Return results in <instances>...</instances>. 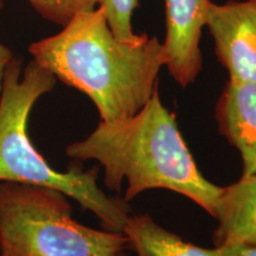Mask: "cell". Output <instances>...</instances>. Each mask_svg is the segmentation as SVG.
I'll return each mask as SVG.
<instances>
[{
	"instance_id": "cell-15",
	"label": "cell",
	"mask_w": 256,
	"mask_h": 256,
	"mask_svg": "<svg viewBox=\"0 0 256 256\" xmlns=\"http://www.w3.org/2000/svg\"><path fill=\"white\" fill-rule=\"evenodd\" d=\"M2 8V0H0V8Z\"/></svg>"
},
{
	"instance_id": "cell-11",
	"label": "cell",
	"mask_w": 256,
	"mask_h": 256,
	"mask_svg": "<svg viewBox=\"0 0 256 256\" xmlns=\"http://www.w3.org/2000/svg\"><path fill=\"white\" fill-rule=\"evenodd\" d=\"M37 14L60 26H66L78 12L98 8V0H28Z\"/></svg>"
},
{
	"instance_id": "cell-2",
	"label": "cell",
	"mask_w": 256,
	"mask_h": 256,
	"mask_svg": "<svg viewBox=\"0 0 256 256\" xmlns=\"http://www.w3.org/2000/svg\"><path fill=\"white\" fill-rule=\"evenodd\" d=\"M66 156L84 162L95 160L104 168V185L127 190L124 200L152 188H165L185 196L215 216L222 188L204 177L182 136L172 114L162 104L158 89L132 116L100 121L86 139L66 146Z\"/></svg>"
},
{
	"instance_id": "cell-13",
	"label": "cell",
	"mask_w": 256,
	"mask_h": 256,
	"mask_svg": "<svg viewBox=\"0 0 256 256\" xmlns=\"http://www.w3.org/2000/svg\"><path fill=\"white\" fill-rule=\"evenodd\" d=\"M14 58V54L4 44L0 43V92L2 90V83H4V76L6 68H8L10 60Z\"/></svg>"
},
{
	"instance_id": "cell-8",
	"label": "cell",
	"mask_w": 256,
	"mask_h": 256,
	"mask_svg": "<svg viewBox=\"0 0 256 256\" xmlns=\"http://www.w3.org/2000/svg\"><path fill=\"white\" fill-rule=\"evenodd\" d=\"M215 248L232 244L256 246V174L222 188L216 204Z\"/></svg>"
},
{
	"instance_id": "cell-4",
	"label": "cell",
	"mask_w": 256,
	"mask_h": 256,
	"mask_svg": "<svg viewBox=\"0 0 256 256\" xmlns=\"http://www.w3.org/2000/svg\"><path fill=\"white\" fill-rule=\"evenodd\" d=\"M127 249L124 232L76 222L63 192L0 182V256H115Z\"/></svg>"
},
{
	"instance_id": "cell-14",
	"label": "cell",
	"mask_w": 256,
	"mask_h": 256,
	"mask_svg": "<svg viewBox=\"0 0 256 256\" xmlns=\"http://www.w3.org/2000/svg\"><path fill=\"white\" fill-rule=\"evenodd\" d=\"M115 256H130V255H128L127 252H126V250H124V252H118V254L115 255Z\"/></svg>"
},
{
	"instance_id": "cell-7",
	"label": "cell",
	"mask_w": 256,
	"mask_h": 256,
	"mask_svg": "<svg viewBox=\"0 0 256 256\" xmlns=\"http://www.w3.org/2000/svg\"><path fill=\"white\" fill-rule=\"evenodd\" d=\"M216 120L222 136L238 150L242 177L256 174V84L230 81L216 104Z\"/></svg>"
},
{
	"instance_id": "cell-3",
	"label": "cell",
	"mask_w": 256,
	"mask_h": 256,
	"mask_svg": "<svg viewBox=\"0 0 256 256\" xmlns=\"http://www.w3.org/2000/svg\"><path fill=\"white\" fill-rule=\"evenodd\" d=\"M22 64L16 57L10 60L0 92V182L55 188L92 211L104 230L122 232L130 206L98 186V166L60 172L32 144L28 133L30 113L42 96L52 90L57 78L34 60L22 75Z\"/></svg>"
},
{
	"instance_id": "cell-5",
	"label": "cell",
	"mask_w": 256,
	"mask_h": 256,
	"mask_svg": "<svg viewBox=\"0 0 256 256\" xmlns=\"http://www.w3.org/2000/svg\"><path fill=\"white\" fill-rule=\"evenodd\" d=\"M206 28L230 81L256 84V0L211 2Z\"/></svg>"
},
{
	"instance_id": "cell-9",
	"label": "cell",
	"mask_w": 256,
	"mask_h": 256,
	"mask_svg": "<svg viewBox=\"0 0 256 256\" xmlns=\"http://www.w3.org/2000/svg\"><path fill=\"white\" fill-rule=\"evenodd\" d=\"M122 232L138 256H220L217 248L208 249L184 241L160 226L148 214L130 215Z\"/></svg>"
},
{
	"instance_id": "cell-6",
	"label": "cell",
	"mask_w": 256,
	"mask_h": 256,
	"mask_svg": "<svg viewBox=\"0 0 256 256\" xmlns=\"http://www.w3.org/2000/svg\"><path fill=\"white\" fill-rule=\"evenodd\" d=\"M166 34L162 43L165 66L171 78L186 88L203 66L202 31L211 0H164Z\"/></svg>"
},
{
	"instance_id": "cell-12",
	"label": "cell",
	"mask_w": 256,
	"mask_h": 256,
	"mask_svg": "<svg viewBox=\"0 0 256 256\" xmlns=\"http://www.w3.org/2000/svg\"><path fill=\"white\" fill-rule=\"evenodd\" d=\"M220 256H256V246L232 244L217 248Z\"/></svg>"
},
{
	"instance_id": "cell-1",
	"label": "cell",
	"mask_w": 256,
	"mask_h": 256,
	"mask_svg": "<svg viewBox=\"0 0 256 256\" xmlns=\"http://www.w3.org/2000/svg\"><path fill=\"white\" fill-rule=\"evenodd\" d=\"M28 52L57 80L87 95L101 121L138 113L158 89L165 66L158 38L118 40L98 6L78 12L58 34L32 43Z\"/></svg>"
},
{
	"instance_id": "cell-10",
	"label": "cell",
	"mask_w": 256,
	"mask_h": 256,
	"mask_svg": "<svg viewBox=\"0 0 256 256\" xmlns=\"http://www.w3.org/2000/svg\"><path fill=\"white\" fill-rule=\"evenodd\" d=\"M98 6L104 10L108 25L118 40L134 43L144 37V34H136L132 26L138 0H98Z\"/></svg>"
}]
</instances>
